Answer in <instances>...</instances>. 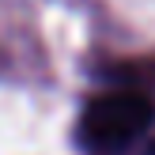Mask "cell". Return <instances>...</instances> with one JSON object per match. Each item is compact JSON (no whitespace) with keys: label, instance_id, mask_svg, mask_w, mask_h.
<instances>
[{"label":"cell","instance_id":"6da1fadb","mask_svg":"<svg viewBox=\"0 0 155 155\" xmlns=\"http://www.w3.org/2000/svg\"><path fill=\"white\" fill-rule=\"evenodd\" d=\"M155 117V102L140 87H117L87 98L80 114V140L95 155H114L136 140Z\"/></svg>","mask_w":155,"mask_h":155},{"label":"cell","instance_id":"7a4b0ae2","mask_svg":"<svg viewBox=\"0 0 155 155\" xmlns=\"http://www.w3.org/2000/svg\"><path fill=\"white\" fill-rule=\"evenodd\" d=\"M144 155H155V140H151V144H148V151H144Z\"/></svg>","mask_w":155,"mask_h":155}]
</instances>
